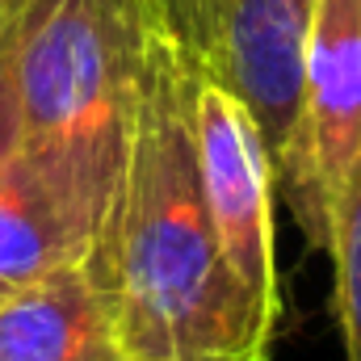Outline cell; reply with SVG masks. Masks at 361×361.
Instances as JSON below:
<instances>
[{"mask_svg":"<svg viewBox=\"0 0 361 361\" xmlns=\"http://www.w3.org/2000/svg\"><path fill=\"white\" fill-rule=\"evenodd\" d=\"M361 152V0H315L302 55V105L277 160L290 210L315 248L328 244L341 177Z\"/></svg>","mask_w":361,"mask_h":361,"instance_id":"4","label":"cell"},{"mask_svg":"<svg viewBox=\"0 0 361 361\" xmlns=\"http://www.w3.org/2000/svg\"><path fill=\"white\" fill-rule=\"evenodd\" d=\"M324 252L332 257V307L345 336V361H361V152L341 177Z\"/></svg>","mask_w":361,"mask_h":361,"instance_id":"8","label":"cell"},{"mask_svg":"<svg viewBox=\"0 0 361 361\" xmlns=\"http://www.w3.org/2000/svg\"><path fill=\"white\" fill-rule=\"evenodd\" d=\"M197 68L160 34L139 76L122 177L92 240V281L126 361H269L277 324L223 257L193 143Z\"/></svg>","mask_w":361,"mask_h":361,"instance_id":"1","label":"cell"},{"mask_svg":"<svg viewBox=\"0 0 361 361\" xmlns=\"http://www.w3.org/2000/svg\"><path fill=\"white\" fill-rule=\"evenodd\" d=\"M156 38L147 0H0L21 147H122Z\"/></svg>","mask_w":361,"mask_h":361,"instance_id":"2","label":"cell"},{"mask_svg":"<svg viewBox=\"0 0 361 361\" xmlns=\"http://www.w3.org/2000/svg\"><path fill=\"white\" fill-rule=\"evenodd\" d=\"M160 34L257 118L273 164L302 105V55L315 0H147Z\"/></svg>","mask_w":361,"mask_h":361,"instance_id":"3","label":"cell"},{"mask_svg":"<svg viewBox=\"0 0 361 361\" xmlns=\"http://www.w3.org/2000/svg\"><path fill=\"white\" fill-rule=\"evenodd\" d=\"M122 147H17L0 169V281L85 261L122 177Z\"/></svg>","mask_w":361,"mask_h":361,"instance_id":"5","label":"cell"},{"mask_svg":"<svg viewBox=\"0 0 361 361\" xmlns=\"http://www.w3.org/2000/svg\"><path fill=\"white\" fill-rule=\"evenodd\" d=\"M21 147V118H17V97H13V85H8V72L0 63V169L17 156Z\"/></svg>","mask_w":361,"mask_h":361,"instance_id":"9","label":"cell"},{"mask_svg":"<svg viewBox=\"0 0 361 361\" xmlns=\"http://www.w3.org/2000/svg\"><path fill=\"white\" fill-rule=\"evenodd\" d=\"M193 143L202 193L223 244V257L265 319H281V277L273 240L277 164L240 97L197 72L193 80Z\"/></svg>","mask_w":361,"mask_h":361,"instance_id":"6","label":"cell"},{"mask_svg":"<svg viewBox=\"0 0 361 361\" xmlns=\"http://www.w3.org/2000/svg\"><path fill=\"white\" fill-rule=\"evenodd\" d=\"M0 361H126L85 261L13 286L0 298Z\"/></svg>","mask_w":361,"mask_h":361,"instance_id":"7","label":"cell"},{"mask_svg":"<svg viewBox=\"0 0 361 361\" xmlns=\"http://www.w3.org/2000/svg\"><path fill=\"white\" fill-rule=\"evenodd\" d=\"M4 294H8V286H4V281H0V298H4Z\"/></svg>","mask_w":361,"mask_h":361,"instance_id":"10","label":"cell"}]
</instances>
